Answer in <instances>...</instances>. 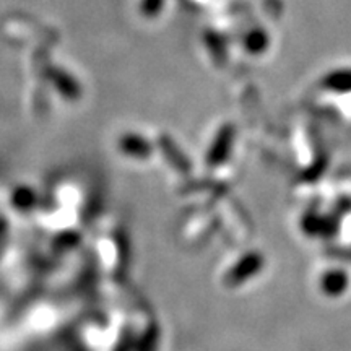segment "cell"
Returning <instances> with one entry per match:
<instances>
[{
    "instance_id": "obj_2",
    "label": "cell",
    "mask_w": 351,
    "mask_h": 351,
    "mask_svg": "<svg viewBox=\"0 0 351 351\" xmlns=\"http://www.w3.org/2000/svg\"><path fill=\"white\" fill-rule=\"evenodd\" d=\"M232 135H234V130H232V125L226 124L223 127H219L217 137H215L212 148H210L207 161L210 165H219L226 160L228 152L231 148V142H232Z\"/></svg>"
},
{
    "instance_id": "obj_6",
    "label": "cell",
    "mask_w": 351,
    "mask_h": 351,
    "mask_svg": "<svg viewBox=\"0 0 351 351\" xmlns=\"http://www.w3.org/2000/svg\"><path fill=\"white\" fill-rule=\"evenodd\" d=\"M166 0H140L138 3V12L143 19L153 20L156 16H160V13L163 12Z\"/></svg>"
},
{
    "instance_id": "obj_3",
    "label": "cell",
    "mask_w": 351,
    "mask_h": 351,
    "mask_svg": "<svg viewBox=\"0 0 351 351\" xmlns=\"http://www.w3.org/2000/svg\"><path fill=\"white\" fill-rule=\"evenodd\" d=\"M121 148L127 155L137 158H147L152 153V145L148 143V140L137 134H125L121 138Z\"/></svg>"
},
{
    "instance_id": "obj_5",
    "label": "cell",
    "mask_w": 351,
    "mask_h": 351,
    "mask_svg": "<svg viewBox=\"0 0 351 351\" xmlns=\"http://www.w3.org/2000/svg\"><path fill=\"white\" fill-rule=\"evenodd\" d=\"M267 46V36L262 29H254L244 38V47L245 51L251 54H261Z\"/></svg>"
},
{
    "instance_id": "obj_4",
    "label": "cell",
    "mask_w": 351,
    "mask_h": 351,
    "mask_svg": "<svg viewBox=\"0 0 351 351\" xmlns=\"http://www.w3.org/2000/svg\"><path fill=\"white\" fill-rule=\"evenodd\" d=\"M205 46L210 54H212L213 60H217L218 64H221L226 57V51H225V44H223L221 38L218 34H215L213 32L205 33Z\"/></svg>"
},
{
    "instance_id": "obj_1",
    "label": "cell",
    "mask_w": 351,
    "mask_h": 351,
    "mask_svg": "<svg viewBox=\"0 0 351 351\" xmlns=\"http://www.w3.org/2000/svg\"><path fill=\"white\" fill-rule=\"evenodd\" d=\"M47 78H49V82L54 85L57 93L62 96V98L69 101H77L82 96L80 82H77L65 70L59 67H51L47 70Z\"/></svg>"
}]
</instances>
